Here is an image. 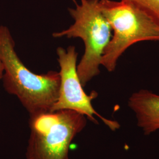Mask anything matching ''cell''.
<instances>
[{
    "mask_svg": "<svg viewBox=\"0 0 159 159\" xmlns=\"http://www.w3.org/2000/svg\"><path fill=\"white\" fill-rule=\"evenodd\" d=\"M4 74V66L0 57V80L2 79Z\"/></svg>",
    "mask_w": 159,
    "mask_h": 159,
    "instance_id": "obj_8",
    "label": "cell"
},
{
    "mask_svg": "<svg viewBox=\"0 0 159 159\" xmlns=\"http://www.w3.org/2000/svg\"><path fill=\"white\" fill-rule=\"evenodd\" d=\"M57 54L60 67V87L59 96L51 111L60 110H74L84 114L91 121L98 123L94 117L96 116L111 130L118 129L120 125L117 121L103 117L93 108L91 101L96 97V93L93 92L89 96L84 91L77 71L78 54L75 47L69 46L67 50L58 47Z\"/></svg>",
    "mask_w": 159,
    "mask_h": 159,
    "instance_id": "obj_5",
    "label": "cell"
},
{
    "mask_svg": "<svg viewBox=\"0 0 159 159\" xmlns=\"http://www.w3.org/2000/svg\"><path fill=\"white\" fill-rule=\"evenodd\" d=\"M128 105L144 135L159 130V94L147 90H139L130 97Z\"/></svg>",
    "mask_w": 159,
    "mask_h": 159,
    "instance_id": "obj_6",
    "label": "cell"
},
{
    "mask_svg": "<svg viewBox=\"0 0 159 159\" xmlns=\"http://www.w3.org/2000/svg\"><path fill=\"white\" fill-rule=\"evenodd\" d=\"M99 0H81L75 8H68L74 23L68 29L52 34L54 37L80 38L85 45L84 54L77 71L84 87L100 73L103 52L111 39V27L98 6Z\"/></svg>",
    "mask_w": 159,
    "mask_h": 159,
    "instance_id": "obj_3",
    "label": "cell"
},
{
    "mask_svg": "<svg viewBox=\"0 0 159 159\" xmlns=\"http://www.w3.org/2000/svg\"><path fill=\"white\" fill-rule=\"evenodd\" d=\"M146 13L159 24V0H127Z\"/></svg>",
    "mask_w": 159,
    "mask_h": 159,
    "instance_id": "obj_7",
    "label": "cell"
},
{
    "mask_svg": "<svg viewBox=\"0 0 159 159\" xmlns=\"http://www.w3.org/2000/svg\"><path fill=\"white\" fill-rule=\"evenodd\" d=\"M98 6L113 35L103 52L101 65L111 72L125 51L137 42L159 41V24L127 0H99Z\"/></svg>",
    "mask_w": 159,
    "mask_h": 159,
    "instance_id": "obj_2",
    "label": "cell"
},
{
    "mask_svg": "<svg viewBox=\"0 0 159 159\" xmlns=\"http://www.w3.org/2000/svg\"><path fill=\"white\" fill-rule=\"evenodd\" d=\"M87 125L86 116L60 110L30 116L27 159H70L68 150L75 136Z\"/></svg>",
    "mask_w": 159,
    "mask_h": 159,
    "instance_id": "obj_4",
    "label": "cell"
},
{
    "mask_svg": "<svg viewBox=\"0 0 159 159\" xmlns=\"http://www.w3.org/2000/svg\"><path fill=\"white\" fill-rule=\"evenodd\" d=\"M0 57L6 91L18 97L30 116L51 111L59 96V73L36 74L31 71L18 56L11 34L3 25L0 26Z\"/></svg>",
    "mask_w": 159,
    "mask_h": 159,
    "instance_id": "obj_1",
    "label": "cell"
}]
</instances>
